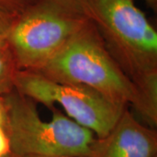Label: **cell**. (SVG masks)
Returning <instances> with one entry per match:
<instances>
[{
	"instance_id": "ba28073f",
	"label": "cell",
	"mask_w": 157,
	"mask_h": 157,
	"mask_svg": "<svg viewBox=\"0 0 157 157\" xmlns=\"http://www.w3.org/2000/svg\"><path fill=\"white\" fill-rule=\"evenodd\" d=\"M17 18V16L0 8V43L7 41Z\"/></svg>"
},
{
	"instance_id": "277c9868",
	"label": "cell",
	"mask_w": 157,
	"mask_h": 157,
	"mask_svg": "<svg viewBox=\"0 0 157 157\" xmlns=\"http://www.w3.org/2000/svg\"><path fill=\"white\" fill-rule=\"evenodd\" d=\"M89 21L85 0H36L7 39L19 70L40 67Z\"/></svg>"
},
{
	"instance_id": "6da1fadb",
	"label": "cell",
	"mask_w": 157,
	"mask_h": 157,
	"mask_svg": "<svg viewBox=\"0 0 157 157\" xmlns=\"http://www.w3.org/2000/svg\"><path fill=\"white\" fill-rule=\"evenodd\" d=\"M107 51L139 89L145 122L157 125V33L135 0H85Z\"/></svg>"
},
{
	"instance_id": "30bf717a",
	"label": "cell",
	"mask_w": 157,
	"mask_h": 157,
	"mask_svg": "<svg viewBox=\"0 0 157 157\" xmlns=\"http://www.w3.org/2000/svg\"><path fill=\"white\" fill-rule=\"evenodd\" d=\"M11 155V144L6 128L0 125V157H7Z\"/></svg>"
},
{
	"instance_id": "5b68a950",
	"label": "cell",
	"mask_w": 157,
	"mask_h": 157,
	"mask_svg": "<svg viewBox=\"0 0 157 157\" xmlns=\"http://www.w3.org/2000/svg\"><path fill=\"white\" fill-rule=\"evenodd\" d=\"M15 89L49 110L60 105L67 116L90 130L96 138L110 132L127 106L115 103L83 85L60 83L39 73L19 70Z\"/></svg>"
},
{
	"instance_id": "8992f818",
	"label": "cell",
	"mask_w": 157,
	"mask_h": 157,
	"mask_svg": "<svg viewBox=\"0 0 157 157\" xmlns=\"http://www.w3.org/2000/svg\"><path fill=\"white\" fill-rule=\"evenodd\" d=\"M87 157H157L156 131L126 107L106 136L94 138Z\"/></svg>"
},
{
	"instance_id": "7c38bea8",
	"label": "cell",
	"mask_w": 157,
	"mask_h": 157,
	"mask_svg": "<svg viewBox=\"0 0 157 157\" xmlns=\"http://www.w3.org/2000/svg\"><path fill=\"white\" fill-rule=\"evenodd\" d=\"M147 4L151 7L152 9H155L156 11L157 7V0H145Z\"/></svg>"
},
{
	"instance_id": "4fadbf2b",
	"label": "cell",
	"mask_w": 157,
	"mask_h": 157,
	"mask_svg": "<svg viewBox=\"0 0 157 157\" xmlns=\"http://www.w3.org/2000/svg\"><path fill=\"white\" fill-rule=\"evenodd\" d=\"M7 157H86V156H37V155H24V156H18L14 155H10Z\"/></svg>"
},
{
	"instance_id": "8fae6325",
	"label": "cell",
	"mask_w": 157,
	"mask_h": 157,
	"mask_svg": "<svg viewBox=\"0 0 157 157\" xmlns=\"http://www.w3.org/2000/svg\"><path fill=\"white\" fill-rule=\"evenodd\" d=\"M6 119V104L4 101V97L0 96V125L5 126Z\"/></svg>"
},
{
	"instance_id": "7a4b0ae2",
	"label": "cell",
	"mask_w": 157,
	"mask_h": 157,
	"mask_svg": "<svg viewBox=\"0 0 157 157\" xmlns=\"http://www.w3.org/2000/svg\"><path fill=\"white\" fill-rule=\"evenodd\" d=\"M33 72L57 82L83 85L115 103L131 105L145 121L140 91L109 53L92 20Z\"/></svg>"
},
{
	"instance_id": "9c48e42d",
	"label": "cell",
	"mask_w": 157,
	"mask_h": 157,
	"mask_svg": "<svg viewBox=\"0 0 157 157\" xmlns=\"http://www.w3.org/2000/svg\"><path fill=\"white\" fill-rule=\"evenodd\" d=\"M36 0H0V8L19 16Z\"/></svg>"
},
{
	"instance_id": "3957f363",
	"label": "cell",
	"mask_w": 157,
	"mask_h": 157,
	"mask_svg": "<svg viewBox=\"0 0 157 157\" xmlns=\"http://www.w3.org/2000/svg\"><path fill=\"white\" fill-rule=\"evenodd\" d=\"M5 128L11 155L37 156H86L95 135L54 107L45 121L39 116L36 102L14 89L4 95Z\"/></svg>"
},
{
	"instance_id": "52a82bcc",
	"label": "cell",
	"mask_w": 157,
	"mask_h": 157,
	"mask_svg": "<svg viewBox=\"0 0 157 157\" xmlns=\"http://www.w3.org/2000/svg\"><path fill=\"white\" fill-rule=\"evenodd\" d=\"M19 71L15 56L8 42L0 43V96L15 89V78Z\"/></svg>"
}]
</instances>
